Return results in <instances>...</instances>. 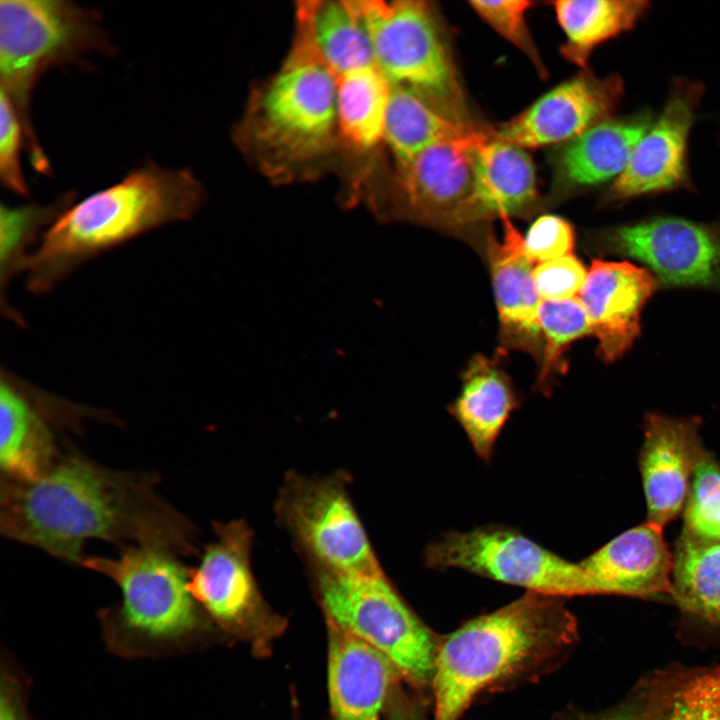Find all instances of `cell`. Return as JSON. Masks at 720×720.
<instances>
[{
	"label": "cell",
	"mask_w": 720,
	"mask_h": 720,
	"mask_svg": "<svg viewBox=\"0 0 720 720\" xmlns=\"http://www.w3.org/2000/svg\"><path fill=\"white\" fill-rule=\"evenodd\" d=\"M155 481L69 449L34 481L1 480V534L76 565L91 539L196 555V528L157 494Z\"/></svg>",
	"instance_id": "6da1fadb"
},
{
	"label": "cell",
	"mask_w": 720,
	"mask_h": 720,
	"mask_svg": "<svg viewBox=\"0 0 720 720\" xmlns=\"http://www.w3.org/2000/svg\"><path fill=\"white\" fill-rule=\"evenodd\" d=\"M313 3L296 4L288 53L253 89L233 130L239 150L275 184L313 178L337 164V78L315 42Z\"/></svg>",
	"instance_id": "7a4b0ae2"
},
{
	"label": "cell",
	"mask_w": 720,
	"mask_h": 720,
	"mask_svg": "<svg viewBox=\"0 0 720 720\" xmlns=\"http://www.w3.org/2000/svg\"><path fill=\"white\" fill-rule=\"evenodd\" d=\"M205 197L190 169L147 162L73 203L45 230L24 272L28 290L45 295L85 262L156 228L191 219Z\"/></svg>",
	"instance_id": "3957f363"
},
{
	"label": "cell",
	"mask_w": 720,
	"mask_h": 720,
	"mask_svg": "<svg viewBox=\"0 0 720 720\" xmlns=\"http://www.w3.org/2000/svg\"><path fill=\"white\" fill-rule=\"evenodd\" d=\"M575 631L560 597L530 591L470 620L439 644L434 720H458L478 692L568 645Z\"/></svg>",
	"instance_id": "277c9868"
},
{
	"label": "cell",
	"mask_w": 720,
	"mask_h": 720,
	"mask_svg": "<svg viewBox=\"0 0 720 720\" xmlns=\"http://www.w3.org/2000/svg\"><path fill=\"white\" fill-rule=\"evenodd\" d=\"M180 557L132 545L117 558H83L80 566L109 577L121 592L120 602L99 614L112 652L128 658L183 653L207 631L209 620L188 588V566Z\"/></svg>",
	"instance_id": "5b68a950"
},
{
	"label": "cell",
	"mask_w": 720,
	"mask_h": 720,
	"mask_svg": "<svg viewBox=\"0 0 720 720\" xmlns=\"http://www.w3.org/2000/svg\"><path fill=\"white\" fill-rule=\"evenodd\" d=\"M115 47L94 10L63 0L0 2V84L21 120L33 168L50 176L52 167L35 133L31 100L50 68L81 64L90 53L112 55Z\"/></svg>",
	"instance_id": "8992f818"
},
{
	"label": "cell",
	"mask_w": 720,
	"mask_h": 720,
	"mask_svg": "<svg viewBox=\"0 0 720 720\" xmlns=\"http://www.w3.org/2000/svg\"><path fill=\"white\" fill-rule=\"evenodd\" d=\"M305 566L327 622L379 650L408 681L432 683L440 643L384 571L349 573Z\"/></svg>",
	"instance_id": "52a82bcc"
},
{
	"label": "cell",
	"mask_w": 720,
	"mask_h": 720,
	"mask_svg": "<svg viewBox=\"0 0 720 720\" xmlns=\"http://www.w3.org/2000/svg\"><path fill=\"white\" fill-rule=\"evenodd\" d=\"M354 3L368 32L375 65L387 81L415 90L465 122L456 70L429 4L419 0Z\"/></svg>",
	"instance_id": "ba28073f"
},
{
	"label": "cell",
	"mask_w": 720,
	"mask_h": 720,
	"mask_svg": "<svg viewBox=\"0 0 720 720\" xmlns=\"http://www.w3.org/2000/svg\"><path fill=\"white\" fill-rule=\"evenodd\" d=\"M344 472H288L275 502L305 564L349 573L383 571L348 491Z\"/></svg>",
	"instance_id": "9c48e42d"
},
{
	"label": "cell",
	"mask_w": 720,
	"mask_h": 720,
	"mask_svg": "<svg viewBox=\"0 0 720 720\" xmlns=\"http://www.w3.org/2000/svg\"><path fill=\"white\" fill-rule=\"evenodd\" d=\"M424 562L429 568L462 569L549 596L597 594L579 562H570L506 526L449 532L426 547Z\"/></svg>",
	"instance_id": "30bf717a"
},
{
	"label": "cell",
	"mask_w": 720,
	"mask_h": 720,
	"mask_svg": "<svg viewBox=\"0 0 720 720\" xmlns=\"http://www.w3.org/2000/svg\"><path fill=\"white\" fill-rule=\"evenodd\" d=\"M488 137L472 128L396 166L394 184L371 210L383 219L403 217L459 232L483 222L473 197L475 156Z\"/></svg>",
	"instance_id": "8fae6325"
},
{
	"label": "cell",
	"mask_w": 720,
	"mask_h": 720,
	"mask_svg": "<svg viewBox=\"0 0 720 720\" xmlns=\"http://www.w3.org/2000/svg\"><path fill=\"white\" fill-rule=\"evenodd\" d=\"M213 530L215 539L203 548L198 565L188 567V588L209 621L265 651L284 622L253 575V531L243 519L215 521Z\"/></svg>",
	"instance_id": "7c38bea8"
},
{
	"label": "cell",
	"mask_w": 720,
	"mask_h": 720,
	"mask_svg": "<svg viewBox=\"0 0 720 720\" xmlns=\"http://www.w3.org/2000/svg\"><path fill=\"white\" fill-rule=\"evenodd\" d=\"M111 419L105 411L61 398L11 371L0 373L2 479L31 482L60 458L57 433L78 431L84 420Z\"/></svg>",
	"instance_id": "4fadbf2b"
},
{
	"label": "cell",
	"mask_w": 720,
	"mask_h": 720,
	"mask_svg": "<svg viewBox=\"0 0 720 720\" xmlns=\"http://www.w3.org/2000/svg\"><path fill=\"white\" fill-rule=\"evenodd\" d=\"M598 247L648 266L660 284L720 290V226L655 216L608 228Z\"/></svg>",
	"instance_id": "5bb4252c"
},
{
	"label": "cell",
	"mask_w": 720,
	"mask_h": 720,
	"mask_svg": "<svg viewBox=\"0 0 720 720\" xmlns=\"http://www.w3.org/2000/svg\"><path fill=\"white\" fill-rule=\"evenodd\" d=\"M703 94L704 87L698 81H672L661 113L613 181L607 200L627 201L691 186L689 138Z\"/></svg>",
	"instance_id": "9a60e30c"
},
{
	"label": "cell",
	"mask_w": 720,
	"mask_h": 720,
	"mask_svg": "<svg viewBox=\"0 0 720 720\" xmlns=\"http://www.w3.org/2000/svg\"><path fill=\"white\" fill-rule=\"evenodd\" d=\"M390 91L375 66L337 78V165L348 205L364 201L376 184Z\"/></svg>",
	"instance_id": "2e32d148"
},
{
	"label": "cell",
	"mask_w": 720,
	"mask_h": 720,
	"mask_svg": "<svg viewBox=\"0 0 720 720\" xmlns=\"http://www.w3.org/2000/svg\"><path fill=\"white\" fill-rule=\"evenodd\" d=\"M623 96L624 84L618 75L597 78L582 73L504 123L495 138L524 149L570 142L609 119Z\"/></svg>",
	"instance_id": "e0dca14e"
},
{
	"label": "cell",
	"mask_w": 720,
	"mask_h": 720,
	"mask_svg": "<svg viewBox=\"0 0 720 720\" xmlns=\"http://www.w3.org/2000/svg\"><path fill=\"white\" fill-rule=\"evenodd\" d=\"M700 419L649 413L639 468L648 522L664 528L683 510L694 470L705 454L699 436Z\"/></svg>",
	"instance_id": "ac0fdd59"
},
{
	"label": "cell",
	"mask_w": 720,
	"mask_h": 720,
	"mask_svg": "<svg viewBox=\"0 0 720 720\" xmlns=\"http://www.w3.org/2000/svg\"><path fill=\"white\" fill-rule=\"evenodd\" d=\"M660 286L649 270L627 261L591 263L585 285L577 297L598 340L597 353L607 362L623 356L641 329V311Z\"/></svg>",
	"instance_id": "d6986e66"
},
{
	"label": "cell",
	"mask_w": 720,
	"mask_h": 720,
	"mask_svg": "<svg viewBox=\"0 0 720 720\" xmlns=\"http://www.w3.org/2000/svg\"><path fill=\"white\" fill-rule=\"evenodd\" d=\"M501 219L503 239H488L487 256L499 316L502 353L520 350L540 363L543 350L539 323L541 299L533 280V262L526 253L524 238L507 216Z\"/></svg>",
	"instance_id": "ffe728a7"
},
{
	"label": "cell",
	"mask_w": 720,
	"mask_h": 720,
	"mask_svg": "<svg viewBox=\"0 0 720 720\" xmlns=\"http://www.w3.org/2000/svg\"><path fill=\"white\" fill-rule=\"evenodd\" d=\"M579 564L598 594H672L673 554L663 528L648 521L617 535Z\"/></svg>",
	"instance_id": "44dd1931"
},
{
	"label": "cell",
	"mask_w": 720,
	"mask_h": 720,
	"mask_svg": "<svg viewBox=\"0 0 720 720\" xmlns=\"http://www.w3.org/2000/svg\"><path fill=\"white\" fill-rule=\"evenodd\" d=\"M327 627L332 720H380L397 669L370 644L332 623Z\"/></svg>",
	"instance_id": "7402d4cb"
},
{
	"label": "cell",
	"mask_w": 720,
	"mask_h": 720,
	"mask_svg": "<svg viewBox=\"0 0 720 720\" xmlns=\"http://www.w3.org/2000/svg\"><path fill=\"white\" fill-rule=\"evenodd\" d=\"M651 123V113L639 111L604 120L570 141L558 160L562 184L587 188L615 180Z\"/></svg>",
	"instance_id": "603a6c76"
},
{
	"label": "cell",
	"mask_w": 720,
	"mask_h": 720,
	"mask_svg": "<svg viewBox=\"0 0 720 720\" xmlns=\"http://www.w3.org/2000/svg\"><path fill=\"white\" fill-rule=\"evenodd\" d=\"M518 406L508 375L496 360L477 354L466 367L460 393L448 410L477 456L489 462L505 423Z\"/></svg>",
	"instance_id": "cb8c5ba5"
},
{
	"label": "cell",
	"mask_w": 720,
	"mask_h": 720,
	"mask_svg": "<svg viewBox=\"0 0 720 720\" xmlns=\"http://www.w3.org/2000/svg\"><path fill=\"white\" fill-rule=\"evenodd\" d=\"M536 173L524 148L490 136L475 156L474 203L484 221L527 208L536 197Z\"/></svg>",
	"instance_id": "d4e9b609"
},
{
	"label": "cell",
	"mask_w": 720,
	"mask_h": 720,
	"mask_svg": "<svg viewBox=\"0 0 720 720\" xmlns=\"http://www.w3.org/2000/svg\"><path fill=\"white\" fill-rule=\"evenodd\" d=\"M554 6L566 36L560 51L581 67L596 47L633 29L650 10V3L643 0H564Z\"/></svg>",
	"instance_id": "484cf974"
},
{
	"label": "cell",
	"mask_w": 720,
	"mask_h": 720,
	"mask_svg": "<svg viewBox=\"0 0 720 720\" xmlns=\"http://www.w3.org/2000/svg\"><path fill=\"white\" fill-rule=\"evenodd\" d=\"M422 94L391 85L385 121V146L396 166L403 165L427 147L471 130Z\"/></svg>",
	"instance_id": "4316f807"
},
{
	"label": "cell",
	"mask_w": 720,
	"mask_h": 720,
	"mask_svg": "<svg viewBox=\"0 0 720 720\" xmlns=\"http://www.w3.org/2000/svg\"><path fill=\"white\" fill-rule=\"evenodd\" d=\"M75 199V192L62 194L49 204L36 203L10 207L0 206V290L1 313L20 327H25V319L8 300V290L13 278L25 272L31 255L30 247L40 237V233L50 227L55 220L69 208Z\"/></svg>",
	"instance_id": "83f0119b"
},
{
	"label": "cell",
	"mask_w": 720,
	"mask_h": 720,
	"mask_svg": "<svg viewBox=\"0 0 720 720\" xmlns=\"http://www.w3.org/2000/svg\"><path fill=\"white\" fill-rule=\"evenodd\" d=\"M317 48L336 78L375 65L371 41L354 1L314 0Z\"/></svg>",
	"instance_id": "f1b7e54d"
},
{
	"label": "cell",
	"mask_w": 720,
	"mask_h": 720,
	"mask_svg": "<svg viewBox=\"0 0 720 720\" xmlns=\"http://www.w3.org/2000/svg\"><path fill=\"white\" fill-rule=\"evenodd\" d=\"M672 595L684 610L720 623V542L682 532L673 554Z\"/></svg>",
	"instance_id": "f546056e"
},
{
	"label": "cell",
	"mask_w": 720,
	"mask_h": 720,
	"mask_svg": "<svg viewBox=\"0 0 720 720\" xmlns=\"http://www.w3.org/2000/svg\"><path fill=\"white\" fill-rule=\"evenodd\" d=\"M539 323L543 350L537 388L546 393L555 373L567 368L564 358L568 347L576 340L592 333L589 317L578 298L564 301L541 300Z\"/></svg>",
	"instance_id": "4dcf8cb0"
},
{
	"label": "cell",
	"mask_w": 720,
	"mask_h": 720,
	"mask_svg": "<svg viewBox=\"0 0 720 720\" xmlns=\"http://www.w3.org/2000/svg\"><path fill=\"white\" fill-rule=\"evenodd\" d=\"M683 512L684 532L720 542V465L707 452L694 470Z\"/></svg>",
	"instance_id": "1f68e13d"
},
{
	"label": "cell",
	"mask_w": 720,
	"mask_h": 720,
	"mask_svg": "<svg viewBox=\"0 0 720 720\" xmlns=\"http://www.w3.org/2000/svg\"><path fill=\"white\" fill-rule=\"evenodd\" d=\"M655 720H720V670L694 675L677 685Z\"/></svg>",
	"instance_id": "d6a6232c"
},
{
	"label": "cell",
	"mask_w": 720,
	"mask_h": 720,
	"mask_svg": "<svg viewBox=\"0 0 720 720\" xmlns=\"http://www.w3.org/2000/svg\"><path fill=\"white\" fill-rule=\"evenodd\" d=\"M472 9L505 39L521 49L542 70L526 24L525 15L533 4L526 0L470 1Z\"/></svg>",
	"instance_id": "836d02e7"
},
{
	"label": "cell",
	"mask_w": 720,
	"mask_h": 720,
	"mask_svg": "<svg viewBox=\"0 0 720 720\" xmlns=\"http://www.w3.org/2000/svg\"><path fill=\"white\" fill-rule=\"evenodd\" d=\"M21 146H25L24 131L17 111L5 95L0 93V178L2 185L16 195L28 197L29 189L20 165Z\"/></svg>",
	"instance_id": "e575fe53"
},
{
	"label": "cell",
	"mask_w": 720,
	"mask_h": 720,
	"mask_svg": "<svg viewBox=\"0 0 720 720\" xmlns=\"http://www.w3.org/2000/svg\"><path fill=\"white\" fill-rule=\"evenodd\" d=\"M588 271L581 261L571 255L537 263L533 280L541 300L564 301L579 296Z\"/></svg>",
	"instance_id": "d590c367"
},
{
	"label": "cell",
	"mask_w": 720,
	"mask_h": 720,
	"mask_svg": "<svg viewBox=\"0 0 720 720\" xmlns=\"http://www.w3.org/2000/svg\"><path fill=\"white\" fill-rule=\"evenodd\" d=\"M574 241V230L567 220L543 215L529 228L524 245L529 259L537 264L571 255Z\"/></svg>",
	"instance_id": "8d00e7d4"
},
{
	"label": "cell",
	"mask_w": 720,
	"mask_h": 720,
	"mask_svg": "<svg viewBox=\"0 0 720 720\" xmlns=\"http://www.w3.org/2000/svg\"><path fill=\"white\" fill-rule=\"evenodd\" d=\"M27 681L9 663L2 664L0 720H32L27 709Z\"/></svg>",
	"instance_id": "74e56055"
},
{
	"label": "cell",
	"mask_w": 720,
	"mask_h": 720,
	"mask_svg": "<svg viewBox=\"0 0 720 720\" xmlns=\"http://www.w3.org/2000/svg\"><path fill=\"white\" fill-rule=\"evenodd\" d=\"M389 720H423L421 715L413 708L404 704H396L391 707Z\"/></svg>",
	"instance_id": "f35d334b"
},
{
	"label": "cell",
	"mask_w": 720,
	"mask_h": 720,
	"mask_svg": "<svg viewBox=\"0 0 720 720\" xmlns=\"http://www.w3.org/2000/svg\"><path fill=\"white\" fill-rule=\"evenodd\" d=\"M601 720H637L632 713H619Z\"/></svg>",
	"instance_id": "ab89813d"
}]
</instances>
